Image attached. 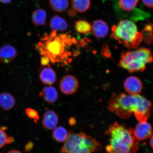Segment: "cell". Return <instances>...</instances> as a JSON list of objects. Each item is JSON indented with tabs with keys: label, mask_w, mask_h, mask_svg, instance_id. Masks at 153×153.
Masks as SVG:
<instances>
[{
	"label": "cell",
	"mask_w": 153,
	"mask_h": 153,
	"mask_svg": "<svg viewBox=\"0 0 153 153\" xmlns=\"http://www.w3.org/2000/svg\"><path fill=\"white\" fill-rule=\"evenodd\" d=\"M152 108L150 101L140 95L114 93L108 101V108L120 118L126 119L134 114L139 122H147Z\"/></svg>",
	"instance_id": "cell-1"
},
{
	"label": "cell",
	"mask_w": 153,
	"mask_h": 153,
	"mask_svg": "<svg viewBox=\"0 0 153 153\" xmlns=\"http://www.w3.org/2000/svg\"><path fill=\"white\" fill-rule=\"evenodd\" d=\"M76 42L75 37L68 33L59 34L53 30L50 33L45 34L36 46L41 55L54 63L66 58L70 47Z\"/></svg>",
	"instance_id": "cell-2"
},
{
	"label": "cell",
	"mask_w": 153,
	"mask_h": 153,
	"mask_svg": "<svg viewBox=\"0 0 153 153\" xmlns=\"http://www.w3.org/2000/svg\"><path fill=\"white\" fill-rule=\"evenodd\" d=\"M105 134L109 137L107 153H136L138 150L139 141L132 128L115 122L110 124Z\"/></svg>",
	"instance_id": "cell-3"
},
{
	"label": "cell",
	"mask_w": 153,
	"mask_h": 153,
	"mask_svg": "<svg viewBox=\"0 0 153 153\" xmlns=\"http://www.w3.org/2000/svg\"><path fill=\"white\" fill-rule=\"evenodd\" d=\"M102 148V145L91 136L83 132L70 131L60 151L62 153H92Z\"/></svg>",
	"instance_id": "cell-4"
},
{
	"label": "cell",
	"mask_w": 153,
	"mask_h": 153,
	"mask_svg": "<svg viewBox=\"0 0 153 153\" xmlns=\"http://www.w3.org/2000/svg\"><path fill=\"white\" fill-rule=\"evenodd\" d=\"M112 30L110 37L130 49L138 48L144 38L136 25L128 20L120 21L117 25L113 26Z\"/></svg>",
	"instance_id": "cell-5"
},
{
	"label": "cell",
	"mask_w": 153,
	"mask_h": 153,
	"mask_svg": "<svg viewBox=\"0 0 153 153\" xmlns=\"http://www.w3.org/2000/svg\"><path fill=\"white\" fill-rule=\"evenodd\" d=\"M153 60L150 50L142 48L136 51L122 52L119 61V66L129 72H142L147 64Z\"/></svg>",
	"instance_id": "cell-6"
},
{
	"label": "cell",
	"mask_w": 153,
	"mask_h": 153,
	"mask_svg": "<svg viewBox=\"0 0 153 153\" xmlns=\"http://www.w3.org/2000/svg\"><path fill=\"white\" fill-rule=\"evenodd\" d=\"M78 86L79 84L77 79L71 75L65 76L60 81V90L65 94H74L77 91Z\"/></svg>",
	"instance_id": "cell-7"
},
{
	"label": "cell",
	"mask_w": 153,
	"mask_h": 153,
	"mask_svg": "<svg viewBox=\"0 0 153 153\" xmlns=\"http://www.w3.org/2000/svg\"><path fill=\"white\" fill-rule=\"evenodd\" d=\"M124 86L126 91L131 95L139 94L143 88V84L140 79L134 76H130L126 79Z\"/></svg>",
	"instance_id": "cell-8"
},
{
	"label": "cell",
	"mask_w": 153,
	"mask_h": 153,
	"mask_svg": "<svg viewBox=\"0 0 153 153\" xmlns=\"http://www.w3.org/2000/svg\"><path fill=\"white\" fill-rule=\"evenodd\" d=\"M135 137L139 140H145L150 138L153 134L152 125L147 122H139L134 129Z\"/></svg>",
	"instance_id": "cell-9"
},
{
	"label": "cell",
	"mask_w": 153,
	"mask_h": 153,
	"mask_svg": "<svg viewBox=\"0 0 153 153\" xmlns=\"http://www.w3.org/2000/svg\"><path fill=\"white\" fill-rule=\"evenodd\" d=\"M58 116L52 110H48L43 114L42 124L44 129L53 130L56 127L58 123Z\"/></svg>",
	"instance_id": "cell-10"
},
{
	"label": "cell",
	"mask_w": 153,
	"mask_h": 153,
	"mask_svg": "<svg viewBox=\"0 0 153 153\" xmlns=\"http://www.w3.org/2000/svg\"><path fill=\"white\" fill-rule=\"evenodd\" d=\"M17 55L16 50L12 46L5 45L0 48V62L3 64L11 62Z\"/></svg>",
	"instance_id": "cell-11"
},
{
	"label": "cell",
	"mask_w": 153,
	"mask_h": 153,
	"mask_svg": "<svg viewBox=\"0 0 153 153\" xmlns=\"http://www.w3.org/2000/svg\"><path fill=\"white\" fill-rule=\"evenodd\" d=\"M91 31L95 37L104 38L108 34L109 28L108 24L104 21L97 20L94 22L91 25Z\"/></svg>",
	"instance_id": "cell-12"
},
{
	"label": "cell",
	"mask_w": 153,
	"mask_h": 153,
	"mask_svg": "<svg viewBox=\"0 0 153 153\" xmlns=\"http://www.w3.org/2000/svg\"><path fill=\"white\" fill-rule=\"evenodd\" d=\"M40 94L46 102L50 104L56 102L58 98L56 90L51 86L44 87Z\"/></svg>",
	"instance_id": "cell-13"
},
{
	"label": "cell",
	"mask_w": 153,
	"mask_h": 153,
	"mask_svg": "<svg viewBox=\"0 0 153 153\" xmlns=\"http://www.w3.org/2000/svg\"><path fill=\"white\" fill-rule=\"evenodd\" d=\"M40 78L43 84L51 85L56 82V76L53 69L48 67L42 70L40 74Z\"/></svg>",
	"instance_id": "cell-14"
},
{
	"label": "cell",
	"mask_w": 153,
	"mask_h": 153,
	"mask_svg": "<svg viewBox=\"0 0 153 153\" xmlns=\"http://www.w3.org/2000/svg\"><path fill=\"white\" fill-rule=\"evenodd\" d=\"M68 26L65 20L58 15L53 16L50 22V27L51 29L57 32L65 31L68 29Z\"/></svg>",
	"instance_id": "cell-15"
},
{
	"label": "cell",
	"mask_w": 153,
	"mask_h": 153,
	"mask_svg": "<svg viewBox=\"0 0 153 153\" xmlns=\"http://www.w3.org/2000/svg\"><path fill=\"white\" fill-rule=\"evenodd\" d=\"M15 100L13 96L9 93L0 94V106L5 110H8L14 107Z\"/></svg>",
	"instance_id": "cell-16"
},
{
	"label": "cell",
	"mask_w": 153,
	"mask_h": 153,
	"mask_svg": "<svg viewBox=\"0 0 153 153\" xmlns=\"http://www.w3.org/2000/svg\"><path fill=\"white\" fill-rule=\"evenodd\" d=\"M46 18V13L43 9H36L32 13V21L34 25L36 26L44 25L45 24Z\"/></svg>",
	"instance_id": "cell-17"
},
{
	"label": "cell",
	"mask_w": 153,
	"mask_h": 153,
	"mask_svg": "<svg viewBox=\"0 0 153 153\" xmlns=\"http://www.w3.org/2000/svg\"><path fill=\"white\" fill-rule=\"evenodd\" d=\"M68 133L67 130L62 126L56 127L53 129L52 137L55 141L59 143L64 142L68 138Z\"/></svg>",
	"instance_id": "cell-18"
},
{
	"label": "cell",
	"mask_w": 153,
	"mask_h": 153,
	"mask_svg": "<svg viewBox=\"0 0 153 153\" xmlns=\"http://www.w3.org/2000/svg\"><path fill=\"white\" fill-rule=\"evenodd\" d=\"M91 0H71L73 8L80 13L86 12L91 7Z\"/></svg>",
	"instance_id": "cell-19"
},
{
	"label": "cell",
	"mask_w": 153,
	"mask_h": 153,
	"mask_svg": "<svg viewBox=\"0 0 153 153\" xmlns=\"http://www.w3.org/2000/svg\"><path fill=\"white\" fill-rule=\"evenodd\" d=\"M50 5L53 11L58 13L64 12L68 9V0H49Z\"/></svg>",
	"instance_id": "cell-20"
},
{
	"label": "cell",
	"mask_w": 153,
	"mask_h": 153,
	"mask_svg": "<svg viewBox=\"0 0 153 153\" xmlns=\"http://www.w3.org/2000/svg\"><path fill=\"white\" fill-rule=\"evenodd\" d=\"M75 28L78 33L82 34H87L91 32V25L89 22L85 20H79L75 24Z\"/></svg>",
	"instance_id": "cell-21"
},
{
	"label": "cell",
	"mask_w": 153,
	"mask_h": 153,
	"mask_svg": "<svg viewBox=\"0 0 153 153\" xmlns=\"http://www.w3.org/2000/svg\"><path fill=\"white\" fill-rule=\"evenodd\" d=\"M139 0H120L119 7L126 11H131L136 7Z\"/></svg>",
	"instance_id": "cell-22"
},
{
	"label": "cell",
	"mask_w": 153,
	"mask_h": 153,
	"mask_svg": "<svg viewBox=\"0 0 153 153\" xmlns=\"http://www.w3.org/2000/svg\"><path fill=\"white\" fill-rule=\"evenodd\" d=\"M26 113L29 118L33 119L34 121L37 122L39 119V116L37 111L31 108H27Z\"/></svg>",
	"instance_id": "cell-23"
},
{
	"label": "cell",
	"mask_w": 153,
	"mask_h": 153,
	"mask_svg": "<svg viewBox=\"0 0 153 153\" xmlns=\"http://www.w3.org/2000/svg\"><path fill=\"white\" fill-rule=\"evenodd\" d=\"M7 134L3 130L0 129V149L7 144Z\"/></svg>",
	"instance_id": "cell-24"
},
{
	"label": "cell",
	"mask_w": 153,
	"mask_h": 153,
	"mask_svg": "<svg viewBox=\"0 0 153 153\" xmlns=\"http://www.w3.org/2000/svg\"><path fill=\"white\" fill-rule=\"evenodd\" d=\"M33 146L34 144L33 143L30 141L26 145L25 147V152H28L32 150V148H33Z\"/></svg>",
	"instance_id": "cell-25"
},
{
	"label": "cell",
	"mask_w": 153,
	"mask_h": 153,
	"mask_svg": "<svg viewBox=\"0 0 153 153\" xmlns=\"http://www.w3.org/2000/svg\"><path fill=\"white\" fill-rule=\"evenodd\" d=\"M144 4L149 7H153V0H141Z\"/></svg>",
	"instance_id": "cell-26"
},
{
	"label": "cell",
	"mask_w": 153,
	"mask_h": 153,
	"mask_svg": "<svg viewBox=\"0 0 153 153\" xmlns=\"http://www.w3.org/2000/svg\"><path fill=\"white\" fill-rule=\"evenodd\" d=\"M41 62L43 65H47L49 64V60L47 57L43 56L42 57Z\"/></svg>",
	"instance_id": "cell-27"
},
{
	"label": "cell",
	"mask_w": 153,
	"mask_h": 153,
	"mask_svg": "<svg viewBox=\"0 0 153 153\" xmlns=\"http://www.w3.org/2000/svg\"><path fill=\"white\" fill-rule=\"evenodd\" d=\"M68 123L71 126L75 125L76 123V119L74 117H71L68 120Z\"/></svg>",
	"instance_id": "cell-28"
},
{
	"label": "cell",
	"mask_w": 153,
	"mask_h": 153,
	"mask_svg": "<svg viewBox=\"0 0 153 153\" xmlns=\"http://www.w3.org/2000/svg\"><path fill=\"white\" fill-rule=\"evenodd\" d=\"M14 141V138L12 137H10L7 138V144H9L13 142Z\"/></svg>",
	"instance_id": "cell-29"
},
{
	"label": "cell",
	"mask_w": 153,
	"mask_h": 153,
	"mask_svg": "<svg viewBox=\"0 0 153 153\" xmlns=\"http://www.w3.org/2000/svg\"><path fill=\"white\" fill-rule=\"evenodd\" d=\"M13 0H0V2L3 4H7L10 3Z\"/></svg>",
	"instance_id": "cell-30"
},
{
	"label": "cell",
	"mask_w": 153,
	"mask_h": 153,
	"mask_svg": "<svg viewBox=\"0 0 153 153\" xmlns=\"http://www.w3.org/2000/svg\"><path fill=\"white\" fill-rule=\"evenodd\" d=\"M7 153H22L18 150H13L9 151Z\"/></svg>",
	"instance_id": "cell-31"
},
{
	"label": "cell",
	"mask_w": 153,
	"mask_h": 153,
	"mask_svg": "<svg viewBox=\"0 0 153 153\" xmlns=\"http://www.w3.org/2000/svg\"><path fill=\"white\" fill-rule=\"evenodd\" d=\"M150 145L152 148L153 149V133L152 136L150 137Z\"/></svg>",
	"instance_id": "cell-32"
}]
</instances>
